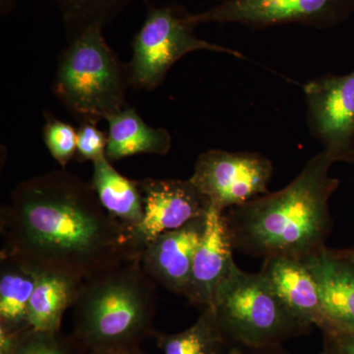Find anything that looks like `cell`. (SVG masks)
<instances>
[{"mask_svg": "<svg viewBox=\"0 0 354 354\" xmlns=\"http://www.w3.org/2000/svg\"><path fill=\"white\" fill-rule=\"evenodd\" d=\"M46 123L43 128L44 142L51 157L65 169L72 158H75L77 149V130L46 113Z\"/></svg>", "mask_w": 354, "mask_h": 354, "instance_id": "obj_21", "label": "cell"}, {"mask_svg": "<svg viewBox=\"0 0 354 354\" xmlns=\"http://www.w3.org/2000/svg\"><path fill=\"white\" fill-rule=\"evenodd\" d=\"M81 283L53 272L37 271L28 313L30 328L41 332H59L65 311L75 304Z\"/></svg>", "mask_w": 354, "mask_h": 354, "instance_id": "obj_17", "label": "cell"}, {"mask_svg": "<svg viewBox=\"0 0 354 354\" xmlns=\"http://www.w3.org/2000/svg\"><path fill=\"white\" fill-rule=\"evenodd\" d=\"M71 39L90 28H104L137 0H53Z\"/></svg>", "mask_w": 354, "mask_h": 354, "instance_id": "obj_20", "label": "cell"}, {"mask_svg": "<svg viewBox=\"0 0 354 354\" xmlns=\"http://www.w3.org/2000/svg\"><path fill=\"white\" fill-rule=\"evenodd\" d=\"M326 341L341 354H354V333L332 332L325 334Z\"/></svg>", "mask_w": 354, "mask_h": 354, "instance_id": "obj_25", "label": "cell"}, {"mask_svg": "<svg viewBox=\"0 0 354 354\" xmlns=\"http://www.w3.org/2000/svg\"><path fill=\"white\" fill-rule=\"evenodd\" d=\"M324 151L283 189L223 213L234 251L252 257L302 258L325 247L332 227L330 199L339 180Z\"/></svg>", "mask_w": 354, "mask_h": 354, "instance_id": "obj_2", "label": "cell"}, {"mask_svg": "<svg viewBox=\"0 0 354 354\" xmlns=\"http://www.w3.org/2000/svg\"><path fill=\"white\" fill-rule=\"evenodd\" d=\"M259 272L299 320L327 332L329 324L320 290L304 260L272 256L264 259Z\"/></svg>", "mask_w": 354, "mask_h": 354, "instance_id": "obj_13", "label": "cell"}, {"mask_svg": "<svg viewBox=\"0 0 354 354\" xmlns=\"http://www.w3.org/2000/svg\"><path fill=\"white\" fill-rule=\"evenodd\" d=\"M0 232V257L79 283L141 256L92 186L64 169L18 184L1 208Z\"/></svg>", "mask_w": 354, "mask_h": 354, "instance_id": "obj_1", "label": "cell"}, {"mask_svg": "<svg viewBox=\"0 0 354 354\" xmlns=\"http://www.w3.org/2000/svg\"><path fill=\"white\" fill-rule=\"evenodd\" d=\"M354 14V0H223L202 12L191 13L195 25L239 24L251 29L299 24L325 30Z\"/></svg>", "mask_w": 354, "mask_h": 354, "instance_id": "obj_7", "label": "cell"}, {"mask_svg": "<svg viewBox=\"0 0 354 354\" xmlns=\"http://www.w3.org/2000/svg\"><path fill=\"white\" fill-rule=\"evenodd\" d=\"M209 310L227 342L245 346H281L311 328L286 307L260 272L239 268Z\"/></svg>", "mask_w": 354, "mask_h": 354, "instance_id": "obj_5", "label": "cell"}, {"mask_svg": "<svg viewBox=\"0 0 354 354\" xmlns=\"http://www.w3.org/2000/svg\"><path fill=\"white\" fill-rule=\"evenodd\" d=\"M221 354H288L281 346H251L227 342Z\"/></svg>", "mask_w": 354, "mask_h": 354, "instance_id": "obj_24", "label": "cell"}, {"mask_svg": "<svg viewBox=\"0 0 354 354\" xmlns=\"http://www.w3.org/2000/svg\"><path fill=\"white\" fill-rule=\"evenodd\" d=\"M156 283L140 259L127 261L81 283L73 305L75 341L92 354L139 348L153 335Z\"/></svg>", "mask_w": 354, "mask_h": 354, "instance_id": "obj_3", "label": "cell"}, {"mask_svg": "<svg viewBox=\"0 0 354 354\" xmlns=\"http://www.w3.org/2000/svg\"><path fill=\"white\" fill-rule=\"evenodd\" d=\"M206 216L158 235L147 244L140 262L153 283L176 295H184L195 253L206 228Z\"/></svg>", "mask_w": 354, "mask_h": 354, "instance_id": "obj_12", "label": "cell"}, {"mask_svg": "<svg viewBox=\"0 0 354 354\" xmlns=\"http://www.w3.org/2000/svg\"><path fill=\"white\" fill-rule=\"evenodd\" d=\"M37 271L8 257H0V328L14 333L31 329L29 304Z\"/></svg>", "mask_w": 354, "mask_h": 354, "instance_id": "obj_18", "label": "cell"}, {"mask_svg": "<svg viewBox=\"0 0 354 354\" xmlns=\"http://www.w3.org/2000/svg\"><path fill=\"white\" fill-rule=\"evenodd\" d=\"M17 0H0V12L1 15L7 16L12 12Z\"/></svg>", "mask_w": 354, "mask_h": 354, "instance_id": "obj_27", "label": "cell"}, {"mask_svg": "<svg viewBox=\"0 0 354 354\" xmlns=\"http://www.w3.org/2000/svg\"><path fill=\"white\" fill-rule=\"evenodd\" d=\"M14 354H77L73 342L59 332L29 329L21 335Z\"/></svg>", "mask_w": 354, "mask_h": 354, "instance_id": "obj_22", "label": "cell"}, {"mask_svg": "<svg viewBox=\"0 0 354 354\" xmlns=\"http://www.w3.org/2000/svg\"><path fill=\"white\" fill-rule=\"evenodd\" d=\"M342 257L346 258V260H348L349 262L353 263L354 264V249H349V250H342L337 251Z\"/></svg>", "mask_w": 354, "mask_h": 354, "instance_id": "obj_28", "label": "cell"}, {"mask_svg": "<svg viewBox=\"0 0 354 354\" xmlns=\"http://www.w3.org/2000/svg\"><path fill=\"white\" fill-rule=\"evenodd\" d=\"M309 131L334 162H354V70L305 84Z\"/></svg>", "mask_w": 354, "mask_h": 354, "instance_id": "obj_9", "label": "cell"}, {"mask_svg": "<svg viewBox=\"0 0 354 354\" xmlns=\"http://www.w3.org/2000/svg\"><path fill=\"white\" fill-rule=\"evenodd\" d=\"M106 158L109 162L138 153L165 156L171 149V133L147 124L134 109L127 106L109 118Z\"/></svg>", "mask_w": 354, "mask_h": 354, "instance_id": "obj_15", "label": "cell"}, {"mask_svg": "<svg viewBox=\"0 0 354 354\" xmlns=\"http://www.w3.org/2000/svg\"><path fill=\"white\" fill-rule=\"evenodd\" d=\"M138 183L143 196L144 218L131 235L140 254L158 235L205 218L211 209L209 200L190 179L144 178Z\"/></svg>", "mask_w": 354, "mask_h": 354, "instance_id": "obj_10", "label": "cell"}, {"mask_svg": "<svg viewBox=\"0 0 354 354\" xmlns=\"http://www.w3.org/2000/svg\"><path fill=\"white\" fill-rule=\"evenodd\" d=\"M315 279L332 332L354 333V264L335 250L323 247L302 258Z\"/></svg>", "mask_w": 354, "mask_h": 354, "instance_id": "obj_14", "label": "cell"}, {"mask_svg": "<svg viewBox=\"0 0 354 354\" xmlns=\"http://www.w3.org/2000/svg\"><path fill=\"white\" fill-rule=\"evenodd\" d=\"M326 342H327V344H326V348L320 354H341L329 342L326 341Z\"/></svg>", "mask_w": 354, "mask_h": 354, "instance_id": "obj_29", "label": "cell"}, {"mask_svg": "<svg viewBox=\"0 0 354 354\" xmlns=\"http://www.w3.org/2000/svg\"><path fill=\"white\" fill-rule=\"evenodd\" d=\"M272 172L271 160L259 153L209 150L198 157L189 179L211 208L225 213L268 194Z\"/></svg>", "mask_w": 354, "mask_h": 354, "instance_id": "obj_8", "label": "cell"}, {"mask_svg": "<svg viewBox=\"0 0 354 354\" xmlns=\"http://www.w3.org/2000/svg\"><path fill=\"white\" fill-rule=\"evenodd\" d=\"M127 64L102 36V28L86 30L58 57L53 94L77 121L97 124L127 108Z\"/></svg>", "mask_w": 354, "mask_h": 354, "instance_id": "obj_4", "label": "cell"}, {"mask_svg": "<svg viewBox=\"0 0 354 354\" xmlns=\"http://www.w3.org/2000/svg\"><path fill=\"white\" fill-rule=\"evenodd\" d=\"M155 335L162 354H221L227 342L209 309L183 332Z\"/></svg>", "mask_w": 354, "mask_h": 354, "instance_id": "obj_19", "label": "cell"}, {"mask_svg": "<svg viewBox=\"0 0 354 354\" xmlns=\"http://www.w3.org/2000/svg\"><path fill=\"white\" fill-rule=\"evenodd\" d=\"M108 134L102 132L95 124L83 123L77 130L75 158L79 162H95L106 158Z\"/></svg>", "mask_w": 354, "mask_h": 354, "instance_id": "obj_23", "label": "cell"}, {"mask_svg": "<svg viewBox=\"0 0 354 354\" xmlns=\"http://www.w3.org/2000/svg\"><path fill=\"white\" fill-rule=\"evenodd\" d=\"M90 354H92V353H90ZM109 354H146V353H142V351H140V348H137V349H134V351H125V353H109Z\"/></svg>", "mask_w": 354, "mask_h": 354, "instance_id": "obj_30", "label": "cell"}, {"mask_svg": "<svg viewBox=\"0 0 354 354\" xmlns=\"http://www.w3.org/2000/svg\"><path fill=\"white\" fill-rule=\"evenodd\" d=\"M90 185L104 209L132 232L144 218L143 196L138 180H132L114 169L108 158L93 162Z\"/></svg>", "mask_w": 354, "mask_h": 354, "instance_id": "obj_16", "label": "cell"}, {"mask_svg": "<svg viewBox=\"0 0 354 354\" xmlns=\"http://www.w3.org/2000/svg\"><path fill=\"white\" fill-rule=\"evenodd\" d=\"M23 333L10 332L0 328V354H14Z\"/></svg>", "mask_w": 354, "mask_h": 354, "instance_id": "obj_26", "label": "cell"}, {"mask_svg": "<svg viewBox=\"0 0 354 354\" xmlns=\"http://www.w3.org/2000/svg\"><path fill=\"white\" fill-rule=\"evenodd\" d=\"M223 213L209 209L204 235L193 260L183 297L201 310L211 309L221 286L239 269Z\"/></svg>", "mask_w": 354, "mask_h": 354, "instance_id": "obj_11", "label": "cell"}, {"mask_svg": "<svg viewBox=\"0 0 354 354\" xmlns=\"http://www.w3.org/2000/svg\"><path fill=\"white\" fill-rule=\"evenodd\" d=\"M190 17L191 13L178 4L149 8L141 29L133 39L132 58L127 64L132 88L155 90L174 64L193 51H215L245 58L239 51L198 38L196 25Z\"/></svg>", "mask_w": 354, "mask_h": 354, "instance_id": "obj_6", "label": "cell"}]
</instances>
